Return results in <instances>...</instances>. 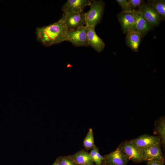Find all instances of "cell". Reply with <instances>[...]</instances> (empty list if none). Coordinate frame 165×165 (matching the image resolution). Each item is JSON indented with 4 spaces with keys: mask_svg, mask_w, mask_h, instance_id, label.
Instances as JSON below:
<instances>
[{
    "mask_svg": "<svg viewBox=\"0 0 165 165\" xmlns=\"http://www.w3.org/2000/svg\"><path fill=\"white\" fill-rule=\"evenodd\" d=\"M52 165H61L58 159H57Z\"/></svg>",
    "mask_w": 165,
    "mask_h": 165,
    "instance_id": "cell-23",
    "label": "cell"
},
{
    "mask_svg": "<svg viewBox=\"0 0 165 165\" xmlns=\"http://www.w3.org/2000/svg\"><path fill=\"white\" fill-rule=\"evenodd\" d=\"M140 150L144 161L164 160L161 149L160 143Z\"/></svg>",
    "mask_w": 165,
    "mask_h": 165,
    "instance_id": "cell-8",
    "label": "cell"
},
{
    "mask_svg": "<svg viewBox=\"0 0 165 165\" xmlns=\"http://www.w3.org/2000/svg\"><path fill=\"white\" fill-rule=\"evenodd\" d=\"M67 157L73 160L76 164H83L94 162L91 159L89 153L83 150Z\"/></svg>",
    "mask_w": 165,
    "mask_h": 165,
    "instance_id": "cell-15",
    "label": "cell"
},
{
    "mask_svg": "<svg viewBox=\"0 0 165 165\" xmlns=\"http://www.w3.org/2000/svg\"><path fill=\"white\" fill-rule=\"evenodd\" d=\"M104 158L103 160L108 165H126L129 160L118 148Z\"/></svg>",
    "mask_w": 165,
    "mask_h": 165,
    "instance_id": "cell-10",
    "label": "cell"
},
{
    "mask_svg": "<svg viewBox=\"0 0 165 165\" xmlns=\"http://www.w3.org/2000/svg\"><path fill=\"white\" fill-rule=\"evenodd\" d=\"M137 12V10L135 9L130 12L122 11L117 14V18L123 34H127L133 27L135 21Z\"/></svg>",
    "mask_w": 165,
    "mask_h": 165,
    "instance_id": "cell-7",
    "label": "cell"
},
{
    "mask_svg": "<svg viewBox=\"0 0 165 165\" xmlns=\"http://www.w3.org/2000/svg\"><path fill=\"white\" fill-rule=\"evenodd\" d=\"M92 0H68L64 4L62 10L64 13H81L85 7L90 6Z\"/></svg>",
    "mask_w": 165,
    "mask_h": 165,
    "instance_id": "cell-9",
    "label": "cell"
},
{
    "mask_svg": "<svg viewBox=\"0 0 165 165\" xmlns=\"http://www.w3.org/2000/svg\"><path fill=\"white\" fill-rule=\"evenodd\" d=\"M61 165H67L71 160L67 157L58 158Z\"/></svg>",
    "mask_w": 165,
    "mask_h": 165,
    "instance_id": "cell-21",
    "label": "cell"
},
{
    "mask_svg": "<svg viewBox=\"0 0 165 165\" xmlns=\"http://www.w3.org/2000/svg\"><path fill=\"white\" fill-rule=\"evenodd\" d=\"M75 165H94V162L91 163H86L83 164H76Z\"/></svg>",
    "mask_w": 165,
    "mask_h": 165,
    "instance_id": "cell-24",
    "label": "cell"
},
{
    "mask_svg": "<svg viewBox=\"0 0 165 165\" xmlns=\"http://www.w3.org/2000/svg\"><path fill=\"white\" fill-rule=\"evenodd\" d=\"M153 27L137 11L135 23L130 30L138 32L143 37Z\"/></svg>",
    "mask_w": 165,
    "mask_h": 165,
    "instance_id": "cell-13",
    "label": "cell"
},
{
    "mask_svg": "<svg viewBox=\"0 0 165 165\" xmlns=\"http://www.w3.org/2000/svg\"><path fill=\"white\" fill-rule=\"evenodd\" d=\"M157 131L163 146L165 144V120L164 116L160 117L156 120Z\"/></svg>",
    "mask_w": 165,
    "mask_h": 165,
    "instance_id": "cell-17",
    "label": "cell"
},
{
    "mask_svg": "<svg viewBox=\"0 0 165 165\" xmlns=\"http://www.w3.org/2000/svg\"><path fill=\"white\" fill-rule=\"evenodd\" d=\"M76 163L71 160V161L67 165H75Z\"/></svg>",
    "mask_w": 165,
    "mask_h": 165,
    "instance_id": "cell-25",
    "label": "cell"
},
{
    "mask_svg": "<svg viewBox=\"0 0 165 165\" xmlns=\"http://www.w3.org/2000/svg\"><path fill=\"white\" fill-rule=\"evenodd\" d=\"M125 37L127 45L133 51L137 52L141 43L142 36L141 35L132 30H130Z\"/></svg>",
    "mask_w": 165,
    "mask_h": 165,
    "instance_id": "cell-14",
    "label": "cell"
},
{
    "mask_svg": "<svg viewBox=\"0 0 165 165\" xmlns=\"http://www.w3.org/2000/svg\"><path fill=\"white\" fill-rule=\"evenodd\" d=\"M105 5L102 0H92L90 9L85 13L86 26L95 27L100 22L103 14Z\"/></svg>",
    "mask_w": 165,
    "mask_h": 165,
    "instance_id": "cell-2",
    "label": "cell"
},
{
    "mask_svg": "<svg viewBox=\"0 0 165 165\" xmlns=\"http://www.w3.org/2000/svg\"><path fill=\"white\" fill-rule=\"evenodd\" d=\"M101 165H102L101 164ZM103 165H108L106 164H103Z\"/></svg>",
    "mask_w": 165,
    "mask_h": 165,
    "instance_id": "cell-26",
    "label": "cell"
},
{
    "mask_svg": "<svg viewBox=\"0 0 165 165\" xmlns=\"http://www.w3.org/2000/svg\"><path fill=\"white\" fill-rule=\"evenodd\" d=\"M136 10L153 27L158 26L163 20L155 10L147 3H144Z\"/></svg>",
    "mask_w": 165,
    "mask_h": 165,
    "instance_id": "cell-5",
    "label": "cell"
},
{
    "mask_svg": "<svg viewBox=\"0 0 165 165\" xmlns=\"http://www.w3.org/2000/svg\"><path fill=\"white\" fill-rule=\"evenodd\" d=\"M148 4L154 9L162 18L165 19V0H148Z\"/></svg>",
    "mask_w": 165,
    "mask_h": 165,
    "instance_id": "cell-16",
    "label": "cell"
},
{
    "mask_svg": "<svg viewBox=\"0 0 165 165\" xmlns=\"http://www.w3.org/2000/svg\"><path fill=\"white\" fill-rule=\"evenodd\" d=\"M87 39L89 46H90L97 52H101L105 47L104 42L97 35L95 27L87 26Z\"/></svg>",
    "mask_w": 165,
    "mask_h": 165,
    "instance_id": "cell-12",
    "label": "cell"
},
{
    "mask_svg": "<svg viewBox=\"0 0 165 165\" xmlns=\"http://www.w3.org/2000/svg\"><path fill=\"white\" fill-rule=\"evenodd\" d=\"M131 142L140 149L149 147L161 142L159 136L144 134L132 140Z\"/></svg>",
    "mask_w": 165,
    "mask_h": 165,
    "instance_id": "cell-11",
    "label": "cell"
},
{
    "mask_svg": "<svg viewBox=\"0 0 165 165\" xmlns=\"http://www.w3.org/2000/svg\"><path fill=\"white\" fill-rule=\"evenodd\" d=\"M87 27L83 26L75 30L67 31L65 41H68L76 46H88Z\"/></svg>",
    "mask_w": 165,
    "mask_h": 165,
    "instance_id": "cell-4",
    "label": "cell"
},
{
    "mask_svg": "<svg viewBox=\"0 0 165 165\" xmlns=\"http://www.w3.org/2000/svg\"><path fill=\"white\" fill-rule=\"evenodd\" d=\"M116 1L121 7L122 11L130 12L135 10L131 7L127 0H116Z\"/></svg>",
    "mask_w": 165,
    "mask_h": 165,
    "instance_id": "cell-19",
    "label": "cell"
},
{
    "mask_svg": "<svg viewBox=\"0 0 165 165\" xmlns=\"http://www.w3.org/2000/svg\"><path fill=\"white\" fill-rule=\"evenodd\" d=\"M164 160L147 162L146 165H164Z\"/></svg>",
    "mask_w": 165,
    "mask_h": 165,
    "instance_id": "cell-22",
    "label": "cell"
},
{
    "mask_svg": "<svg viewBox=\"0 0 165 165\" xmlns=\"http://www.w3.org/2000/svg\"><path fill=\"white\" fill-rule=\"evenodd\" d=\"M118 148L123 152L129 160L137 163L144 161L140 149L132 143L130 141L122 143L119 145Z\"/></svg>",
    "mask_w": 165,
    "mask_h": 165,
    "instance_id": "cell-6",
    "label": "cell"
},
{
    "mask_svg": "<svg viewBox=\"0 0 165 165\" xmlns=\"http://www.w3.org/2000/svg\"><path fill=\"white\" fill-rule=\"evenodd\" d=\"M127 1L130 6L134 9L138 8L144 2L143 0H128Z\"/></svg>",
    "mask_w": 165,
    "mask_h": 165,
    "instance_id": "cell-20",
    "label": "cell"
},
{
    "mask_svg": "<svg viewBox=\"0 0 165 165\" xmlns=\"http://www.w3.org/2000/svg\"><path fill=\"white\" fill-rule=\"evenodd\" d=\"M67 31L64 23L61 18L50 25L37 28L35 33L38 41L48 47L65 41Z\"/></svg>",
    "mask_w": 165,
    "mask_h": 165,
    "instance_id": "cell-1",
    "label": "cell"
},
{
    "mask_svg": "<svg viewBox=\"0 0 165 165\" xmlns=\"http://www.w3.org/2000/svg\"><path fill=\"white\" fill-rule=\"evenodd\" d=\"M83 145L86 150L93 148L95 145L93 130L89 129L83 141Z\"/></svg>",
    "mask_w": 165,
    "mask_h": 165,
    "instance_id": "cell-18",
    "label": "cell"
},
{
    "mask_svg": "<svg viewBox=\"0 0 165 165\" xmlns=\"http://www.w3.org/2000/svg\"><path fill=\"white\" fill-rule=\"evenodd\" d=\"M61 18L64 23L67 31L86 25L85 13L83 12L64 13Z\"/></svg>",
    "mask_w": 165,
    "mask_h": 165,
    "instance_id": "cell-3",
    "label": "cell"
}]
</instances>
